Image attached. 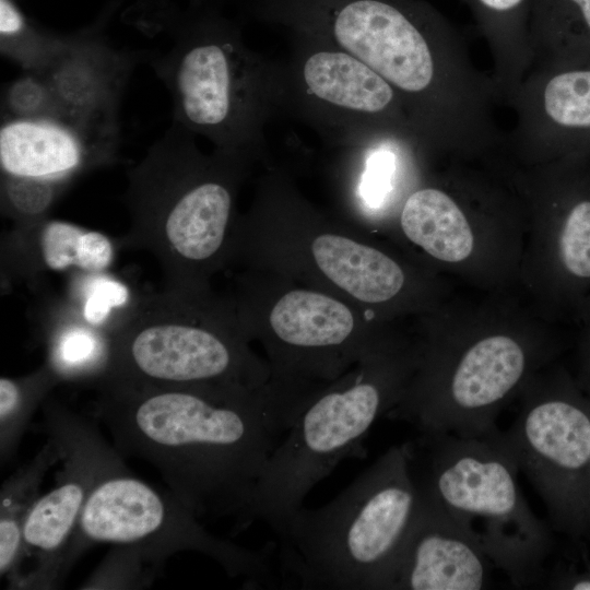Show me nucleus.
<instances>
[{"label": "nucleus", "mask_w": 590, "mask_h": 590, "mask_svg": "<svg viewBox=\"0 0 590 590\" xmlns=\"http://www.w3.org/2000/svg\"><path fill=\"white\" fill-rule=\"evenodd\" d=\"M258 20L357 58L398 94L427 151L486 155L504 146L492 76L422 0H255Z\"/></svg>", "instance_id": "nucleus-1"}, {"label": "nucleus", "mask_w": 590, "mask_h": 590, "mask_svg": "<svg viewBox=\"0 0 590 590\" xmlns=\"http://www.w3.org/2000/svg\"><path fill=\"white\" fill-rule=\"evenodd\" d=\"M95 384V416L122 456L155 467L197 517H234L237 529L246 527L257 483L285 434L266 392Z\"/></svg>", "instance_id": "nucleus-2"}, {"label": "nucleus", "mask_w": 590, "mask_h": 590, "mask_svg": "<svg viewBox=\"0 0 590 590\" xmlns=\"http://www.w3.org/2000/svg\"><path fill=\"white\" fill-rule=\"evenodd\" d=\"M143 25L168 35L151 64L169 93L173 122L225 153L257 148L268 118L284 107L282 68L249 49L239 24L212 0L185 9L170 2Z\"/></svg>", "instance_id": "nucleus-3"}, {"label": "nucleus", "mask_w": 590, "mask_h": 590, "mask_svg": "<svg viewBox=\"0 0 590 590\" xmlns=\"http://www.w3.org/2000/svg\"><path fill=\"white\" fill-rule=\"evenodd\" d=\"M420 506L408 445L390 447L326 505L275 531L284 578L308 590H390Z\"/></svg>", "instance_id": "nucleus-4"}, {"label": "nucleus", "mask_w": 590, "mask_h": 590, "mask_svg": "<svg viewBox=\"0 0 590 590\" xmlns=\"http://www.w3.org/2000/svg\"><path fill=\"white\" fill-rule=\"evenodd\" d=\"M406 445L420 493L465 528L514 585L538 582L551 550L550 528L520 492L521 470L506 433H420Z\"/></svg>", "instance_id": "nucleus-5"}, {"label": "nucleus", "mask_w": 590, "mask_h": 590, "mask_svg": "<svg viewBox=\"0 0 590 590\" xmlns=\"http://www.w3.org/2000/svg\"><path fill=\"white\" fill-rule=\"evenodd\" d=\"M196 135L173 122L128 172L123 196L131 226L123 245L146 249L160 262L166 286L190 291L198 266L223 246L234 189L226 166L239 155H203Z\"/></svg>", "instance_id": "nucleus-6"}, {"label": "nucleus", "mask_w": 590, "mask_h": 590, "mask_svg": "<svg viewBox=\"0 0 590 590\" xmlns=\"http://www.w3.org/2000/svg\"><path fill=\"white\" fill-rule=\"evenodd\" d=\"M172 492L135 477L122 457L98 479L80 516L68 547L67 573L91 545H133L166 560L178 552H197L214 559L225 573L255 586L274 582L272 544L251 550L208 532Z\"/></svg>", "instance_id": "nucleus-7"}, {"label": "nucleus", "mask_w": 590, "mask_h": 590, "mask_svg": "<svg viewBox=\"0 0 590 590\" xmlns=\"http://www.w3.org/2000/svg\"><path fill=\"white\" fill-rule=\"evenodd\" d=\"M187 299V291L164 287L119 310L105 329L109 361L99 379L165 388H252L246 356L193 320Z\"/></svg>", "instance_id": "nucleus-8"}, {"label": "nucleus", "mask_w": 590, "mask_h": 590, "mask_svg": "<svg viewBox=\"0 0 590 590\" xmlns=\"http://www.w3.org/2000/svg\"><path fill=\"white\" fill-rule=\"evenodd\" d=\"M366 376L314 397L302 410L264 465L246 527L262 520L275 532L342 460L364 456L368 432L402 397L393 381Z\"/></svg>", "instance_id": "nucleus-9"}, {"label": "nucleus", "mask_w": 590, "mask_h": 590, "mask_svg": "<svg viewBox=\"0 0 590 590\" xmlns=\"http://www.w3.org/2000/svg\"><path fill=\"white\" fill-rule=\"evenodd\" d=\"M541 496L551 527L573 540L590 533V399L563 379L531 394L506 433Z\"/></svg>", "instance_id": "nucleus-10"}, {"label": "nucleus", "mask_w": 590, "mask_h": 590, "mask_svg": "<svg viewBox=\"0 0 590 590\" xmlns=\"http://www.w3.org/2000/svg\"><path fill=\"white\" fill-rule=\"evenodd\" d=\"M44 429L59 446L56 484L40 496L23 529L24 554L34 566L20 589H52L67 574L64 558L85 503L102 474L122 455L88 420L54 401L43 403Z\"/></svg>", "instance_id": "nucleus-11"}, {"label": "nucleus", "mask_w": 590, "mask_h": 590, "mask_svg": "<svg viewBox=\"0 0 590 590\" xmlns=\"http://www.w3.org/2000/svg\"><path fill=\"white\" fill-rule=\"evenodd\" d=\"M295 39L292 64L282 69L284 107L342 138L397 130L418 139L398 94L378 73L341 49Z\"/></svg>", "instance_id": "nucleus-12"}, {"label": "nucleus", "mask_w": 590, "mask_h": 590, "mask_svg": "<svg viewBox=\"0 0 590 590\" xmlns=\"http://www.w3.org/2000/svg\"><path fill=\"white\" fill-rule=\"evenodd\" d=\"M507 104L516 123L505 148L539 163L590 156V63L532 68Z\"/></svg>", "instance_id": "nucleus-13"}, {"label": "nucleus", "mask_w": 590, "mask_h": 590, "mask_svg": "<svg viewBox=\"0 0 590 590\" xmlns=\"http://www.w3.org/2000/svg\"><path fill=\"white\" fill-rule=\"evenodd\" d=\"M119 2H110L93 25L70 34L67 46L43 72L66 122L115 140L118 106L135 59L113 47L103 34Z\"/></svg>", "instance_id": "nucleus-14"}, {"label": "nucleus", "mask_w": 590, "mask_h": 590, "mask_svg": "<svg viewBox=\"0 0 590 590\" xmlns=\"http://www.w3.org/2000/svg\"><path fill=\"white\" fill-rule=\"evenodd\" d=\"M493 566L480 542L420 493L390 590H482L489 587Z\"/></svg>", "instance_id": "nucleus-15"}, {"label": "nucleus", "mask_w": 590, "mask_h": 590, "mask_svg": "<svg viewBox=\"0 0 590 590\" xmlns=\"http://www.w3.org/2000/svg\"><path fill=\"white\" fill-rule=\"evenodd\" d=\"M117 140L64 121L5 119L0 129L1 174L70 184L109 163Z\"/></svg>", "instance_id": "nucleus-16"}, {"label": "nucleus", "mask_w": 590, "mask_h": 590, "mask_svg": "<svg viewBox=\"0 0 590 590\" xmlns=\"http://www.w3.org/2000/svg\"><path fill=\"white\" fill-rule=\"evenodd\" d=\"M5 259L12 270L24 275L33 272L66 271L78 268L85 273H103L114 260L108 236L75 224L44 219L16 225L5 243Z\"/></svg>", "instance_id": "nucleus-17"}, {"label": "nucleus", "mask_w": 590, "mask_h": 590, "mask_svg": "<svg viewBox=\"0 0 590 590\" xmlns=\"http://www.w3.org/2000/svg\"><path fill=\"white\" fill-rule=\"evenodd\" d=\"M311 251L322 273L361 302H386L403 286L404 274L396 261L350 238L320 235L314 239Z\"/></svg>", "instance_id": "nucleus-18"}, {"label": "nucleus", "mask_w": 590, "mask_h": 590, "mask_svg": "<svg viewBox=\"0 0 590 590\" xmlns=\"http://www.w3.org/2000/svg\"><path fill=\"white\" fill-rule=\"evenodd\" d=\"M405 236L432 257L459 262L473 249V234L457 198L437 187H423L405 199L400 216Z\"/></svg>", "instance_id": "nucleus-19"}, {"label": "nucleus", "mask_w": 590, "mask_h": 590, "mask_svg": "<svg viewBox=\"0 0 590 590\" xmlns=\"http://www.w3.org/2000/svg\"><path fill=\"white\" fill-rule=\"evenodd\" d=\"M274 334L299 351H332L354 330L351 310L327 295L296 290L284 294L270 314Z\"/></svg>", "instance_id": "nucleus-20"}, {"label": "nucleus", "mask_w": 590, "mask_h": 590, "mask_svg": "<svg viewBox=\"0 0 590 590\" xmlns=\"http://www.w3.org/2000/svg\"><path fill=\"white\" fill-rule=\"evenodd\" d=\"M488 44L498 97L507 103L532 68L528 23L532 0H465Z\"/></svg>", "instance_id": "nucleus-21"}, {"label": "nucleus", "mask_w": 590, "mask_h": 590, "mask_svg": "<svg viewBox=\"0 0 590 590\" xmlns=\"http://www.w3.org/2000/svg\"><path fill=\"white\" fill-rule=\"evenodd\" d=\"M58 444L48 437L46 444L32 458L11 474L0 491V574L8 588L19 589L25 560L23 529L38 500L46 473L58 462Z\"/></svg>", "instance_id": "nucleus-22"}, {"label": "nucleus", "mask_w": 590, "mask_h": 590, "mask_svg": "<svg viewBox=\"0 0 590 590\" xmlns=\"http://www.w3.org/2000/svg\"><path fill=\"white\" fill-rule=\"evenodd\" d=\"M528 37L532 68L590 63V0H532Z\"/></svg>", "instance_id": "nucleus-23"}, {"label": "nucleus", "mask_w": 590, "mask_h": 590, "mask_svg": "<svg viewBox=\"0 0 590 590\" xmlns=\"http://www.w3.org/2000/svg\"><path fill=\"white\" fill-rule=\"evenodd\" d=\"M109 361V340L104 329L86 323L81 317L55 327L49 335L47 358L61 381L96 382Z\"/></svg>", "instance_id": "nucleus-24"}, {"label": "nucleus", "mask_w": 590, "mask_h": 590, "mask_svg": "<svg viewBox=\"0 0 590 590\" xmlns=\"http://www.w3.org/2000/svg\"><path fill=\"white\" fill-rule=\"evenodd\" d=\"M61 381L48 363L36 371L16 378H0V459L14 455L37 408Z\"/></svg>", "instance_id": "nucleus-25"}, {"label": "nucleus", "mask_w": 590, "mask_h": 590, "mask_svg": "<svg viewBox=\"0 0 590 590\" xmlns=\"http://www.w3.org/2000/svg\"><path fill=\"white\" fill-rule=\"evenodd\" d=\"M70 39L40 27L28 19L15 0H0L1 54L24 71L45 72Z\"/></svg>", "instance_id": "nucleus-26"}, {"label": "nucleus", "mask_w": 590, "mask_h": 590, "mask_svg": "<svg viewBox=\"0 0 590 590\" xmlns=\"http://www.w3.org/2000/svg\"><path fill=\"white\" fill-rule=\"evenodd\" d=\"M165 560L133 545H114L79 587L80 589L134 590L150 587Z\"/></svg>", "instance_id": "nucleus-27"}, {"label": "nucleus", "mask_w": 590, "mask_h": 590, "mask_svg": "<svg viewBox=\"0 0 590 590\" xmlns=\"http://www.w3.org/2000/svg\"><path fill=\"white\" fill-rule=\"evenodd\" d=\"M68 184L1 174V206L16 225L47 219V213Z\"/></svg>", "instance_id": "nucleus-28"}, {"label": "nucleus", "mask_w": 590, "mask_h": 590, "mask_svg": "<svg viewBox=\"0 0 590 590\" xmlns=\"http://www.w3.org/2000/svg\"><path fill=\"white\" fill-rule=\"evenodd\" d=\"M2 109L5 119L64 121L56 95L40 72L25 71L10 82L3 92Z\"/></svg>", "instance_id": "nucleus-29"}, {"label": "nucleus", "mask_w": 590, "mask_h": 590, "mask_svg": "<svg viewBox=\"0 0 590 590\" xmlns=\"http://www.w3.org/2000/svg\"><path fill=\"white\" fill-rule=\"evenodd\" d=\"M83 283L80 317L90 326L106 329L113 312L130 304L128 286L104 273H87Z\"/></svg>", "instance_id": "nucleus-30"}, {"label": "nucleus", "mask_w": 590, "mask_h": 590, "mask_svg": "<svg viewBox=\"0 0 590 590\" xmlns=\"http://www.w3.org/2000/svg\"><path fill=\"white\" fill-rule=\"evenodd\" d=\"M551 586L557 589L590 590V569L558 575L554 577Z\"/></svg>", "instance_id": "nucleus-31"}, {"label": "nucleus", "mask_w": 590, "mask_h": 590, "mask_svg": "<svg viewBox=\"0 0 590 590\" xmlns=\"http://www.w3.org/2000/svg\"><path fill=\"white\" fill-rule=\"evenodd\" d=\"M581 389L590 397V323L581 343Z\"/></svg>", "instance_id": "nucleus-32"}, {"label": "nucleus", "mask_w": 590, "mask_h": 590, "mask_svg": "<svg viewBox=\"0 0 590 590\" xmlns=\"http://www.w3.org/2000/svg\"><path fill=\"white\" fill-rule=\"evenodd\" d=\"M172 0H140L138 3L144 10H156L160 9Z\"/></svg>", "instance_id": "nucleus-33"}, {"label": "nucleus", "mask_w": 590, "mask_h": 590, "mask_svg": "<svg viewBox=\"0 0 590 590\" xmlns=\"http://www.w3.org/2000/svg\"><path fill=\"white\" fill-rule=\"evenodd\" d=\"M588 398L590 399V397L588 396Z\"/></svg>", "instance_id": "nucleus-34"}]
</instances>
